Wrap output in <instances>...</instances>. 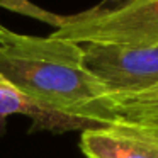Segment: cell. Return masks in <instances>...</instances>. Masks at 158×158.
<instances>
[{"label":"cell","instance_id":"1","mask_svg":"<svg viewBox=\"0 0 158 158\" xmlns=\"http://www.w3.org/2000/svg\"><path fill=\"white\" fill-rule=\"evenodd\" d=\"M0 73L68 131L116 121L104 85L83 63L82 44L17 34L0 24Z\"/></svg>","mask_w":158,"mask_h":158},{"label":"cell","instance_id":"2","mask_svg":"<svg viewBox=\"0 0 158 158\" xmlns=\"http://www.w3.org/2000/svg\"><path fill=\"white\" fill-rule=\"evenodd\" d=\"M51 36L77 44H158V0H102L66 15Z\"/></svg>","mask_w":158,"mask_h":158},{"label":"cell","instance_id":"3","mask_svg":"<svg viewBox=\"0 0 158 158\" xmlns=\"http://www.w3.org/2000/svg\"><path fill=\"white\" fill-rule=\"evenodd\" d=\"M87 70L109 97L139 94L158 85V44H82Z\"/></svg>","mask_w":158,"mask_h":158},{"label":"cell","instance_id":"4","mask_svg":"<svg viewBox=\"0 0 158 158\" xmlns=\"http://www.w3.org/2000/svg\"><path fill=\"white\" fill-rule=\"evenodd\" d=\"M80 150L87 158H158V126L117 119L89 127Z\"/></svg>","mask_w":158,"mask_h":158},{"label":"cell","instance_id":"5","mask_svg":"<svg viewBox=\"0 0 158 158\" xmlns=\"http://www.w3.org/2000/svg\"><path fill=\"white\" fill-rule=\"evenodd\" d=\"M12 114H22L32 119V129L68 131L56 116L41 109L36 102L26 97L17 87H14L0 73V126Z\"/></svg>","mask_w":158,"mask_h":158},{"label":"cell","instance_id":"6","mask_svg":"<svg viewBox=\"0 0 158 158\" xmlns=\"http://www.w3.org/2000/svg\"><path fill=\"white\" fill-rule=\"evenodd\" d=\"M114 119L158 126V85L133 95L109 97Z\"/></svg>","mask_w":158,"mask_h":158},{"label":"cell","instance_id":"7","mask_svg":"<svg viewBox=\"0 0 158 158\" xmlns=\"http://www.w3.org/2000/svg\"><path fill=\"white\" fill-rule=\"evenodd\" d=\"M0 7L7 9V10H12V12H15V14L26 15V17H32V19H36V21L46 22V24L53 26V27H56V29H58L66 19V15H58V14L49 12V10H44V9H41L39 5L32 4L29 0H0Z\"/></svg>","mask_w":158,"mask_h":158}]
</instances>
